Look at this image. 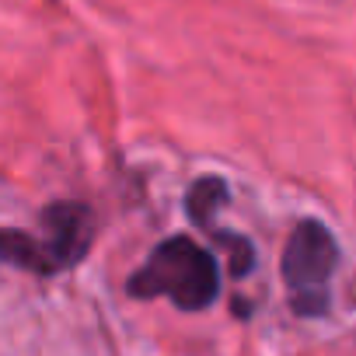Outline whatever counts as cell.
Returning <instances> with one entry per match:
<instances>
[{"mask_svg": "<svg viewBox=\"0 0 356 356\" xmlns=\"http://www.w3.org/2000/svg\"><path fill=\"white\" fill-rule=\"evenodd\" d=\"M129 297L154 300L168 297L178 311H207L220 297V266L217 255L189 234H171L126 283Z\"/></svg>", "mask_w": 356, "mask_h": 356, "instance_id": "1", "label": "cell"}, {"mask_svg": "<svg viewBox=\"0 0 356 356\" xmlns=\"http://www.w3.org/2000/svg\"><path fill=\"white\" fill-rule=\"evenodd\" d=\"M342 262L339 241L335 234L318 220V217H304L283 248V286L290 297V311L297 318H325L332 307V280L335 269Z\"/></svg>", "mask_w": 356, "mask_h": 356, "instance_id": "2", "label": "cell"}, {"mask_svg": "<svg viewBox=\"0 0 356 356\" xmlns=\"http://www.w3.org/2000/svg\"><path fill=\"white\" fill-rule=\"evenodd\" d=\"M39 227H42V234H35V238L53 266V276L81 266L95 245V234H98L95 210L88 203H77V200L49 203L39 217Z\"/></svg>", "mask_w": 356, "mask_h": 356, "instance_id": "3", "label": "cell"}, {"mask_svg": "<svg viewBox=\"0 0 356 356\" xmlns=\"http://www.w3.org/2000/svg\"><path fill=\"white\" fill-rule=\"evenodd\" d=\"M0 266H15L35 276H53V266L39 245L35 234L15 231V227H0Z\"/></svg>", "mask_w": 356, "mask_h": 356, "instance_id": "4", "label": "cell"}, {"mask_svg": "<svg viewBox=\"0 0 356 356\" xmlns=\"http://www.w3.org/2000/svg\"><path fill=\"white\" fill-rule=\"evenodd\" d=\"M227 203H231V186L220 175L196 178V182L189 186V193H186V213L193 217L196 227H210L217 210H224Z\"/></svg>", "mask_w": 356, "mask_h": 356, "instance_id": "5", "label": "cell"}]
</instances>
